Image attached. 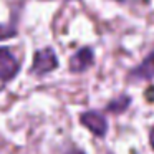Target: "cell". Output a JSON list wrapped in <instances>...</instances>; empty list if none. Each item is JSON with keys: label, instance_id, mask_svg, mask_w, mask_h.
Listing matches in <instances>:
<instances>
[{"label": "cell", "instance_id": "cell-1", "mask_svg": "<svg viewBox=\"0 0 154 154\" xmlns=\"http://www.w3.org/2000/svg\"><path fill=\"white\" fill-rule=\"evenodd\" d=\"M58 66V60L57 55L51 48H45L35 53L33 57V65H32V71L35 75H45L48 71L55 70Z\"/></svg>", "mask_w": 154, "mask_h": 154}, {"label": "cell", "instance_id": "cell-2", "mask_svg": "<svg viewBox=\"0 0 154 154\" xmlns=\"http://www.w3.org/2000/svg\"><path fill=\"white\" fill-rule=\"evenodd\" d=\"M20 70L18 60L12 55L8 48H0V80L8 81Z\"/></svg>", "mask_w": 154, "mask_h": 154}, {"label": "cell", "instance_id": "cell-3", "mask_svg": "<svg viewBox=\"0 0 154 154\" xmlns=\"http://www.w3.org/2000/svg\"><path fill=\"white\" fill-rule=\"evenodd\" d=\"M81 123L96 136H104L108 131L106 119L100 113H94V111H88V113L81 114Z\"/></svg>", "mask_w": 154, "mask_h": 154}, {"label": "cell", "instance_id": "cell-4", "mask_svg": "<svg viewBox=\"0 0 154 154\" xmlns=\"http://www.w3.org/2000/svg\"><path fill=\"white\" fill-rule=\"evenodd\" d=\"M93 65V50L91 48H81L76 53L71 57L70 60V70L75 71V73H80V71H85L86 68H90Z\"/></svg>", "mask_w": 154, "mask_h": 154}, {"label": "cell", "instance_id": "cell-5", "mask_svg": "<svg viewBox=\"0 0 154 154\" xmlns=\"http://www.w3.org/2000/svg\"><path fill=\"white\" fill-rule=\"evenodd\" d=\"M152 78H154V51L147 55L146 60L129 73V80H133V81L152 80Z\"/></svg>", "mask_w": 154, "mask_h": 154}, {"label": "cell", "instance_id": "cell-6", "mask_svg": "<svg viewBox=\"0 0 154 154\" xmlns=\"http://www.w3.org/2000/svg\"><path fill=\"white\" fill-rule=\"evenodd\" d=\"M129 104V98L128 96H119L118 100L111 101L108 104V111H113V113H119V111H124Z\"/></svg>", "mask_w": 154, "mask_h": 154}, {"label": "cell", "instance_id": "cell-7", "mask_svg": "<svg viewBox=\"0 0 154 154\" xmlns=\"http://www.w3.org/2000/svg\"><path fill=\"white\" fill-rule=\"evenodd\" d=\"M15 33H17L15 27H8V25H0V40H4V38H12Z\"/></svg>", "mask_w": 154, "mask_h": 154}, {"label": "cell", "instance_id": "cell-8", "mask_svg": "<svg viewBox=\"0 0 154 154\" xmlns=\"http://www.w3.org/2000/svg\"><path fill=\"white\" fill-rule=\"evenodd\" d=\"M151 144H152V147H154V129L151 131Z\"/></svg>", "mask_w": 154, "mask_h": 154}, {"label": "cell", "instance_id": "cell-9", "mask_svg": "<svg viewBox=\"0 0 154 154\" xmlns=\"http://www.w3.org/2000/svg\"><path fill=\"white\" fill-rule=\"evenodd\" d=\"M118 2H123V4H126V2H133V0H118Z\"/></svg>", "mask_w": 154, "mask_h": 154}]
</instances>
